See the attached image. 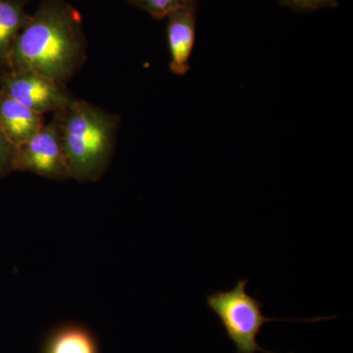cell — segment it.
<instances>
[{
    "label": "cell",
    "mask_w": 353,
    "mask_h": 353,
    "mask_svg": "<svg viewBox=\"0 0 353 353\" xmlns=\"http://www.w3.org/2000/svg\"><path fill=\"white\" fill-rule=\"evenodd\" d=\"M17 146L13 145L0 127V180L15 171Z\"/></svg>",
    "instance_id": "cell-11"
},
{
    "label": "cell",
    "mask_w": 353,
    "mask_h": 353,
    "mask_svg": "<svg viewBox=\"0 0 353 353\" xmlns=\"http://www.w3.org/2000/svg\"><path fill=\"white\" fill-rule=\"evenodd\" d=\"M44 125L43 114L34 112L0 92V127L15 146L34 136Z\"/></svg>",
    "instance_id": "cell-7"
},
{
    "label": "cell",
    "mask_w": 353,
    "mask_h": 353,
    "mask_svg": "<svg viewBox=\"0 0 353 353\" xmlns=\"http://www.w3.org/2000/svg\"><path fill=\"white\" fill-rule=\"evenodd\" d=\"M126 1L146 11L155 19L162 20L166 18L172 11L192 2H199V0H126Z\"/></svg>",
    "instance_id": "cell-10"
},
{
    "label": "cell",
    "mask_w": 353,
    "mask_h": 353,
    "mask_svg": "<svg viewBox=\"0 0 353 353\" xmlns=\"http://www.w3.org/2000/svg\"><path fill=\"white\" fill-rule=\"evenodd\" d=\"M0 92L34 112H58L75 97L65 85L36 72L0 68Z\"/></svg>",
    "instance_id": "cell-4"
},
{
    "label": "cell",
    "mask_w": 353,
    "mask_h": 353,
    "mask_svg": "<svg viewBox=\"0 0 353 353\" xmlns=\"http://www.w3.org/2000/svg\"><path fill=\"white\" fill-rule=\"evenodd\" d=\"M87 58L81 13L67 0H41L0 68L36 72L66 85Z\"/></svg>",
    "instance_id": "cell-1"
},
{
    "label": "cell",
    "mask_w": 353,
    "mask_h": 353,
    "mask_svg": "<svg viewBox=\"0 0 353 353\" xmlns=\"http://www.w3.org/2000/svg\"><path fill=\"white\" fill-rule=\"evenodd\" d=\"M27 0H0V66L6 64L14 41L30 20Z\"/></svg>",
    "instance_id": "cell-9"
},
{
    "label": "cell",
    "mask_w": 353,
    "mask_h": 353,
    "mask_svg": "<svg viewBox=\"0 0 353 353\" xmlns=\"http://www.w3.org/2000/svg\"><path fill=\"white\" fill-rule=\"evenodd\" d=\"M339 0H281L282 6L296 11H314L338 6Z\"/></svg>",
    "instance_id": "cell-12"
},
{
    "label": "cell",
    "mask_w": 353,
    "mask_h": 353,
    "mask_svg": "<svg viewBox=\"0 0 353 353\" xmlns=\"http://www.w3.org/2000/svg\"><path fill=\"white\" fill-rule=\"evenodd\" d=\"M61 138L70 179L80 183L101 180L112 161L120 116L75 99L53 113Z\"/></svg>",
    "instance_id": "cell-2"
},
{
    "label": "cell",
    "mask_w": 353,
    "mask_h": 353,
    "mask_svg": "<svg viewBox=\"0 0 353 353\" xmlns=\"http://www.w3.org/2000/svg\"><path fill=\"white\" fill-rule=\"evenodd\" d=\"M14 169L53 181L70 179L61 138L52 120L18 146Z\"/></svg>",
    "instance_id": "cell-5"
},
{
    "label": "cell",
    "mask_w": 353,
    "mask_h": 353,
    "mask_svg": "<svg viewBox=\"0 0 353 353\" xmlns=\"http://www.w3.org/2000/svg\"><path fill=\"white\" fill-rule=\"evenodd\" d=\"M41 353H101L90 330L76 323L61 325L48 334Z\"/></svg>",
    "instance_id": "cell-8"
},
{
    "label": "cell",
    "mask_w": 353,
    "mask_h": 353,
    "mask_svg": "<svg viewBox=\"0 0 353 353\" xmlns=\"http://www.w3.org/2000/svg\"><path fill=\"white\" fill-rule=\"evenodd\" d=\"M197 3L192 2L176 9L166 17L170 69L175 75H185L190 70L196 41Z\"/></svg>",
    "instance_id": "cell-6"
},
{
    "label": "cell",
    "mask_w": 353,
    "mask_h": 353,
    "mask_svg": "<svg viewBox=\"0 0 353 353\" xmlns=\"http://www.w3.org/2000/svg\"><path fill=\"white\" fill-rule=\"evenodd\" d=\"M248 283V280L239 281L233 289L212 292L206 297L208 307L219 318L228 338L236 348V353H275L265 350L257 343V336L267 323L319 322L336 318V316H330L294 320L266 317L262 312L264 303L246 290Z\"/></svg>",
    "instance_id": "cell-3"
}]
</instances>
